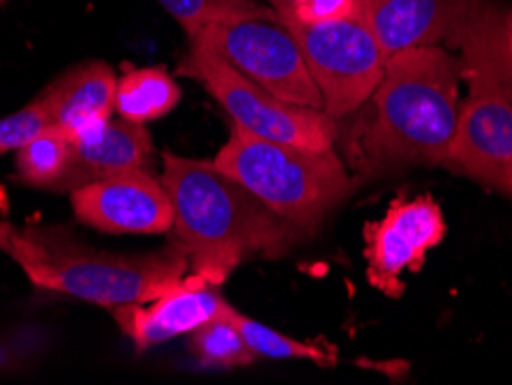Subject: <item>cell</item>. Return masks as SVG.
<instances>
[{"mask_svg": "<svg viewBox=\"0 0 512 385\" xmlns=\"http://www.w3.org/2000/svg\"><path fill=\"white\" fill-rule=\"evenodd\" d=\"M457 56L439 44L388 56L386 74L372 95V116L351 141L360 180L413 166H446L459 127Z\"/></svg>", "mask_w": 512, "mask_h": 385, "instance_id": "6da1fadb", "label": "cell"}, {"mask_svg": "<svg viewBox=\"0 0 512 385\" xmlns=\"http://www.w3.org/2000/svg\"><path fill=\"white\" fill-rule=\"evenodd\" d=\"M162 183L173 206V243L190 273L222 286L252 259H277L307 238L215 162L164 155Z\"/></svg>", "mask_w": 512, "mask_h": 385, "instance_id": "7a4b0ae2", "label": "cell"}, {"mask_svg": "<svg viewBox=\"0 0 512 385\" xmlns=\"http://www.w3.org/2000/svg\"><path fill=\"white\" fill-rule=\"evenodd\" d=\"M12 259L40 289L107 309L148 303L190 273L176 243L150 254H111L54 231H19Z\"/></svg>", "mask_w": 512, "mask_h": 385, "instance_id": "3957f363", "label": "cell"}, {"mask_svg": "<svg viewBox=\"0 0 512 385\" xmlns=\"http://www.w3.org/2000/svg\"><path fill=\"white\" fill-rule=\"evenodd\" d=\"M213 162L307 238L356 192V178L335 150L289 146L238 125H231L229 139Z\"/></svg>", "mask_w": 512, "mask_h": 385, "instance_id": "277c9868", "label": "cell"}, {"mask_svg": "<svg viewBox=\"0 0 512 385\" xmlns=\"http://www.w3.org/2000/svg\"><path fill=\"white\" fill-rule=\"evenodd\" d=\"M448 42L459 49L462 79L469 97L459 109V127L446 169L471 178L512 201V104L485 51L464 30Z\"/></svg>", "mask_w": 512, "mask_h": 385, "instance_id": "5b68a950", "label": "cell"}, {"mask_svg": "<svg viewBox=\"0 0 512 385\" xmlns=\"http://www.w3.org/2000/svg\"><path fill=\"white\" fill-rule=\"evenodd\" d=\"M178 72L199 81L231 118V125L243 127L256 137L307 150H333L340 141V120L326 111L280 100L197 40H190Z\"/></svg>", "mask_w": 512, "mask_h": 385, "instance_id": "8992f818", "label": "cell"}, {"mask_svg": "<svg viewBox=\"0 0 512 385\" xmlns=\"http://www.w3.org/2000/svg\"><path fill=\"white\" fill-rule=\"evenodd\" d=\"M277 19L296 37L328 116L344 120L372 100L386 74L388 54L365 14L314 26Z\"/></svg>", "mask_w": 512, "mask_h": 385, "instance_id": "52a82bcc", "label": "cell"}, {"mask_svg": "<svg viewBox=\"0 0 512 385\" xmlns=\"http://www.w3.org/2000/svg\"><path fill=\"white\" fill-rule=\"evenodd\" d=\"M192 40L217 51L240 74L280 100L323 111V97L307 70L303 51L277 17L224 21L203 28Z\"/></svg>", "mask_w": 512, "mask_h": 385, "instance_id": "ba28073f", "label": "cell"}, {"mask_svg": "<svg viewBox=\"0 0 512 385\" xmlns=\"http://www.w3.org/2000/svg\"><path fill=\"white\" fill-rule=\"evenodd\" d=\"M446 217L432 196L395 199L381 220L365 224L367 282L388 298L404 293V275L420 273L446 238Z\"/></svg>", "mask_w": 512, "mask_h": 385, "instance_id": "9c48e42d", "label": "cell"}, {"mask_svg": "<svg viewBox=\"0 0 512 385\" xmlns=\"http://www.w3.org/2000/svg\"><path fill=\"white\" fill-rule=\"evenodd\" d=\"M79 222L116 236L171 233L173 206L162 178L146 169L118 173L70 192Z\"/></svg>", "mask_w": 512, "mask_h": 385, "instance_id": "30bf717a", "label": "cell"}, {"mask_svg": "<svg viewBox=\"0 0 512 385\" xmlns=\"http://www.w3.org/2000/svg\"><path fill=\"white\" fill-rule=\"evenodd\" d=\"M217 286L201 275L187 273L153 300L139 305L111 309L125 337L132 339L137 351L155 349L171 339L190 335L203 323L217 319L231 307Z\"/></svg>", "mask_w": 512, "mask_h": 385, "instance_id": "8fae6325", "label": "cell"}, {"mask_svg": "<svg viewBox=\"0 0 512 385\" xmlns=\"http://www.w3.org/2000/svg\"><path fill=\"white\" fill-rule=\"evenodd\" d=\"M116 86L114 70L102 60H88L60 74L40 93L49 113V130L72 143L100 134L116 111Z\"/></svg>", "mask_w": 512, "mask_h": 385, "instance_id": "7c38bea8", "label": "cell"}, {"mask_svg": "<svg viewBox=\"0 0 512 385\" xmlns=\"http://www.w3.org/2000/svg\"><path fill=\"white\" fill-rule=\"evenodd\" d=\"M471 0H363V14L388 56L448 42Z\"/></svg>", "mask_w": 512, "mask_h": 385, "instance_id": "4fadbf2b", "label": "cell"}, {"mask_svg": "<svg viewBox=\"0 0 512 385\" xmlns=\"http://www.w3.org/2000/svg\"><path fill=\"white\" fill-rule=\"evenodd\" d=\"M150 153H153V141H150L146 125L130 123L123 118L109 120L100 134L72 143L70 164L54 192H74L95 180L146 169Z\"/></svg>", "mask_w": 512, "mask_h": 385, "instance_id": "5bb4252c", "label": "cell"}, {"mask_svg": "<svg viewBox=\"0 0 512 385\" xmlns=\"http://www.w3.org/2000/svg\"><path fill=\"white\" fill-rule=\"evenodd\" d=\"M180 86L162 67H134L116 86V111L123 120L146 125L178 107Z\"/></svg>", "mask_w": 512, "mask_h": 385, "instance_id": "9a60e30c", "label": "cell"}, {"mask_svg": "<svg viewBox=\"0 0 512 385\" xmlns=\"http://www.w3.org/2000/svg\"><path fill=\"white\" fill-rule=\"evenodd\" d=\"M457 28L485 51L512 104V7L501 0H471Z\"/></svg>", "mask_w": 512, "mask_h": 385, "instance_id": "2e32d148", "label": "cell"}, {"mask_svg": "<svg viewBox=\"0 0 512 385\" xmlns=\"http://www.w3.org/2000/svg\"><path fill=\"white\" fill-rule=\"evenodd\" d=\"M231 321L243 332L247 346L256 360H310L314 365H335L337 353L328 346L293 339L280 330H273L266 323L240 314L236 307H229Z\"/></svg>", "mask_w": 512, "mask_h": 385, "instance_id": "e0dca14e", "label": "cell"}, {"mask_svg": "<svg viewBox=\"0 0 512 385\" xmlns=\"http://www.w3.org/2000/svg\"><path fill=\"white\" fill-rule=\"evenodd\" d=\"M190 40L203 28L240 19H275L277 12L263 0H157Z\"/></svg>", "mask_w": 512, "mask_h": 385, "instance_id": "ac0fdd59", "label": "cell"}, {"mask_svg": "<svg viewBox=\"0 0 512 385\" xmlns=\"http://www.w3.org/2000/svg\"><path fill=\"white\" fill-rule=\"evenodd\" d=\"M190 351L203 367L238 369L250 367L256 362L243 332L231 321L229 309L217 319L203 323L201 328L190 332Z\"/></svg>", "mask_w": 512, "mask_h": 385, "instance_id": "d6986e66", "label": "cell"}, {"mask_svg": "<svg viewBox=\"0 0 512 385\" xmlns=\"http://www.w3.org/2000/svg\"><path fill=\"white\" fill-rule=\"evenodd\" d=\"M70 155L72 141L60 132L47 130L17 150L14 166H17L21 183L42 187V190H54L58 180L65 176Z\"/></svg>", "mask_w": 512, "mask_h": 385, "instance_id": "ffe728a7", "label": "cell"}, {"mask_svg": "<svg viewBox=\"0 0 512 385\" xmlns=\"http://www.w3.org/2000/svg\"><path fill=\"white\" fill-rule=\"evenodd\" d=\"M51 127L49 113L44 107L42 97L37 95L35 100H30L26 107L10 113V116L0 118V155L5 153H17L21 146H26L28 141H33L37 134L47 132Z\"/></svg>", "mask_w": 512, "mask_h": 385, "instance_id": "44dd1931", "label": "cell"}, {"mask_svg": "<svg viewBox=\"0 0 512 385\" xmlns=\"http://www.w3.org/2000/svg\"><path fill=\"white\" fill-rule=\"evenodd\" d=\"M363 14V0H293L291 10L277 17L291 19L296 24L314 26L330 24V21H342Z\"/></svg>", "mask_w": 512, "mask_h": 385, "instance_id": "7402d4cb", "label": "cell"}, {"mask_svg": "<svg viewBox=\"0 0 512 385\" xmlns=\"http://www.w3.org/2000/svg\"><path fill=\"white\" fill-rule=\"evenodd\" d=\"M21 367V353L10 342L0 339V374L17 372Z\"/></svg>", "mask_w": 512, "mask_h": 385, "instance_id": "603a6c76", "label": "cell"}, {"mask_svg": "<svg viewBox=\"0 0 512 385\" xmlns=\"http://www.w3.org/2000/svg\"><path fill=\"white\" fill-rule=\"evenodd\" d=\"M17 238H19V229H14L12 224L0 220V252L12 256L14 245H17Z\"/></svg>", "mask_w": 512, "mask_h": 385, "instance_id": "cb8c5ba5", "label": "cell"}, {"mask_svg": "<svg viewBox=\"0 0 512 385\" xmlns=\"http://www.w3.org/2000/svg\"><path fill=\"white\" fill-rule=\"evenodd\" d=\"M266 3H268L270 7H273V10H275L277 14H284V12L291 10L293 0H266Z\"/></svg>", "mask_w": 512, "mask_h": 385, "instance_id": "d4e9b609", "label": "cell"}, {"mask_svg": "<svg viewBox=\"0 0 512 385\" xmlns=\"http://www.w3.org/2000/svg\"><path fill=\"white\" fill-rule=\"evenodd\" d=\"M5 3H7V0H0V7H3V5H5Z\"/></svg>", "mask_w": 512, "mask_h": 385, "instance_id": "484cf974", "label": "cell"}]
</instances>
